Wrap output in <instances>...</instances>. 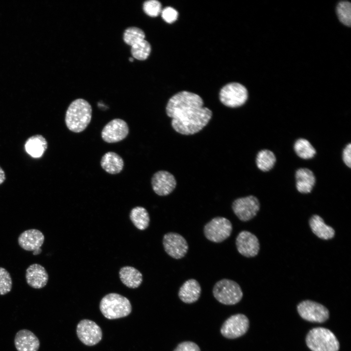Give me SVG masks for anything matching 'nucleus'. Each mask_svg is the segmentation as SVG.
<instances>
[{"instance_id":"obj_1","label":"nucleus","mask_w":351,"mask_h":351,"mask_svg":"<svg viewBox=\"0 0 351 351\" xmlns=\"http://www.w3.org/2000/svg\"><path fill=\"white\" fill-rule=\"evenodd\" d=\"M198 95L187 91L179 92L168 100L166 107L167 116L172 118L171 125L177 133L192 135L205 127L212 117V112L203 106Z\"/></svg>"},{"instance_id":"obj_2","label":"nucleus","mask_w":351,"mask_h":351,"mask_svg":"<svg viewBox=\"0 0 351 351\" xmlns=\"http://www.w3.org/2000/svg\"><path fill=\"white\" fill-rule=\"evenodd\" d=\"M92 114V107L87 101L82 98L76 99L71 103L66 111V125L73 132H81L90 123Z\"/></svg>"},{"instance_id":"obj_3","label":"nucleus","mask_w":351,"mask_h":351,"mask_svg":"<svg viewBox=\"0 0 351 351\" xmlns=\"http://www.w3.org/2000/svg\"><path fill=\"white\" fill-rule=\"evenodd\" d=\"M306 343L312 351H338L339 342L330 330L317 327L311 330L306 337Z\"/></svg>"},{"instance_id":"obj_4","label":"nucleus","mask_w":351,"mask_h":351,"mask_svg":"<svg viewBox=\"0 0 351 351\" xmlns=\"http://www.w3.org/2000/svg\"><path fill=\"white\" fill-rule=\"evenodd\" d=\"M99 309L106 318L115 319L128 315L131 312L132 306L130 301L125 296L110 293L102 298Z\"/></svg>"},{"instance_id":"obj_5","label":"nucleus","mask_w":351,"mask_h":351,"mask_svg":"<svg viewBox=\"0 0 351 351\" xmlns=\"http://www.w3.org/2000/svg\"><path fill=\"white\" fill-rule=\"evenodd\" d=\"M213 293L218 302L227 305L236 304L243 297L239 285L234 280L226 278L219 280L214 284Z\"/></svg>"},{"instance_id":"obj_6","label":"nucleus","mask_w":351,"mask_h":351,"mask_svg":"<svg viewBox=\"0 0 351 351\" xmlns=\"http://www.w3.org/2000/svg\"><path fill=\"white\" fill-rule=\"evenodd\" d=\"M233 226L227 218L217 216L213 218L204 227L205 236L214 243H220L227 239L231 234Z\"/></svg>"},{"instance_id":"obj_7","label":"nucleus","mask_w":351,"mask_h":351,"mask_svg":"<svg viewBox=\"0 0 351 351\" xmlns=\"http://www.w3.org/2000/svg\"><path fill=\"white\" fill-rule=\"evenodd\" d=\"M219 99L224 105L231 107H240L245 103L248 93L243 85L237 82L229 83L222 87L219 94Z\"/></svg>"},{"instance_id":"obj_8","label":"nucleus","mask_w":351,"mask_h":351,"mask_svg":"<svg viewBox=\"0 0 351 351\" xmlns=\"http://www.w3.org/2000/svg\"><path fill=\"white\" fill-rule=\"evenodd\" d=\"M260 207L258 199L253 195L238 198L234 201L232 205L234 214L243 222L249 221L255 216Z\"/></svg>"},{"instance_id":"obj_9","label":"nucleus","mask_w":351,"mask_h":351,"mask_svg":"<svg viewBox=\"0 0 351 351\" xmlns=\"http://www.w3.org/2000/svg\"><path fill=\"white\" fill-rule=\"evenodd\" d=\"M297 312L304 320L314 323H323L329 317V311L324 305L310 300L299 303Z\"/></svg>"},{"instance_id":"obj_10","label":"nucleus","mask_w":351,"mask_h":351,"mask_svg":"<svg viewBox=\"0 0 351 351\" xmlns=\"http://www.w3.org/2000/svg\"><path fill=\"white\" fill-rule=\"evenodd\" d=\"M249 328L248 317L243 314L237 313L231 316L224 321L220 332L225 338L235 339L245 334Z\"/></svg>"},{"instance_id":"obj_11","label":"nucleus","mask_w":351,"mask_h":351,"mask_svg":"<svg viewBox=\"0 0 351 351\" xmlns=\"http://www.w3.org/2000/svg\"><path fill=\"white\" fill-rule=\"evenodd\" d=\"M162 243L166 253L176 259L184 257L189 248L185 238L176 233L169 232L163 236Z\"/></svg>"},{"instance_id":"obj_12","label":"nucleus","mask_w":351,"mask_h":351,"mask_svg":"<svg viewBox=\"0 0 351 351\" xmlns=\"http://www.w3.org/2000/svg\"><path fill=\"white\" fill-rule=\"evenodd\" d=\"M77 334L79 339L87 346H94L102 339V333L100 327L89 319L81 320L77 326Z\"/></svg>"},{"instance_id":"obj_13","label":"nucleus","mask_w":351,"mask_h":351,"mask_svg":"<svg viewBox=\"0 0 351 351\" xmlns=\"http://www.w3.org/2000/svg\"><path fill=\"white\" fill-rule=\"evenodd\" d=\"M129 127L123 119L115 118L106 124L101 131L102 139L107 143H116L124 139L129 134Z\"/></svg>"},{"instance_id":"obj_14","label":"nucleus","mask_w":351,"mask_h":351,"mask_svg":"<svg viewBox=\"0 0 351 351\" xmlns=\"http://www.w3.org/2000/svg\"><path fill=\"white\" fill-rule=\"evenodd\" d=\"M235 245L238 252L244 256H255L260 250V244L257 237L247 231L240 232L236 236Z\"/></svg>"},{"instance_id":"obj_15","label":"nucleus","mask_w":351,"mask_h":351,"mask_svg":"<svg viewBox=\"0 0 351 351\" xmlns=\"http://www.w3.org/2000/svg\"><path fill=\"white\" fill-rule=\"evenodd\" d=\"M18 241L22 249L27 251H33L34 255H37L42 252L40 247L43 244L44 235L39 230L29 229L20 234Z\"/></svg>"},{"instance_id":"obj_16","label":"nucleus","mask_w":351,"mask_h":351,"mask_svg":"<svg viewBox=\"0 0 351 351\" xmlns=\"http://www.w3.org/2000/svg\"><path fill=\"white\" fill-rule=\"evenodd\" d=\"M151 184L156 194L160 196H166L174 190L176 181L174 176L169 172L159 171L153 175Z\"/></svg>"},{"instance_id":"obj_17","label":"nucleus","mask_w":351,"mask_h":351,"mask_svg":"<svg viewBox=\"0 0 351 351\" xmlns=\"http://www.w3.org/2000/svg\"><path fill=\"white\" fill-rule=\"evenodd\" d=\"M295 187L302 194L311 193L316 184V178L313 172L307 167H300L294 173Z\"/></svg>"},{"instance_id":"obj_18","label":"nucleus","mask_w":351,"mask_h":351,"mask_svg":"<svg viewBox=\"0 0 351 351\" xmlns=\"http://www.w3.org/2000/svg\"><path fill=\"white\" fill-rule=\"evenodd\" d=\"M25 278L29 286L34 289H39L46 285L49 276L44 267L39 264L34 263L27 268Z\"/></svg>"},{"instance_id":"obj_19","label":"nucleus","mask_w":351,"mask_h":351,"mask_svg":"<svg viewBox=\"0 0 351 351\" xmlns=\"http://www.w3.org/2000/svg\"><path fill=\"white\" fill-rule=\"evenodd\" d=\"M14 344L18 351H38L40 342L32 332L22 329L16 334Z\"/></svg>"},{"instance_id":"obj_20","label":"nucleus","mask_w":351,"mask_h":351,"mask_svg":"<svg viewBox=\"0 0 351 351\" xmlns=\"http://www.w3.org/2000/svg\"><path fill=\"white\" fill-rule=\"evenodd\" d=\"M201 292V288L198 282L195 279H190L180 287L178 295L182 302L191 304L198 300Z\"/></svg>"},{"instance_id":"obj_21","label":"nucleus","mask_w":351,"mask_h":351,"mask_svg":"<svg viewBox=\"0 0 351 351\" xmlns=\"http://www.w3.org/2000/svg\"><path fill=\"white\" fill-rule=\"evenodd\" d=\"M309 224L312 233L320 239L329 240L334 236V229L326 224L323 218L317 214H314L310 218Z\"/></svg>"},{"instance_id":"obj_22","label":"nucleus","mask_w":351,"mask_h":351,"mask_svg":"<svg viewBox=\"0 0 351 351\" xmlns=\"http://www.w3.org/2000/svg\"><path fill=\"white\" fill-rule=\"evenodd\" d=\"M48 143L41 135H35L29 137L26 141L24 148L26 152L34 158L41 157L47 149Z\"/></svg>"},{"instance_id":"obj_23","label":"nucleus","mask_w":351,"mask_h":351,"mask_svg":"<svg viewBox=\"0 0 351 351\" xmlns=\"http://www.w3.org/2000/svg\"><path fill=\"white\" fill-rule=\"evenodd\" d=\"M100 165L102 169L110 174L119 173L124 167V161L122 157L113 152H108L102 157Z\"/></svg>"},{"instance_id":"obj_24","label":"nucleus","mask_w":351,"mask_h":351,"mask_svg":"<svg viewBox=\"0 0 351 351\" xmlns=\"http://www.w3.org/2000/svg\"><path fill=\"white\" fill-rule=\"evenodd\" d=\"M119 275L123 284L132 289L138 287L143 280L142 273L138 270L131 266L121 268L119 272Z\"/></svg>"},{"instance_id":"obj_25","label":"nucleus","mask_w":351,"mask_h":351,"mask_svg":"<svg viewBox=\"0 0 351 351\" xmlns=\"http://www.w3.org/2000/svg\"><path fill=\"white\" fill-rule=\"evenodd\" d=\"M295 155L300 159L308 160L316 155V150L307 139L300 137L295 140L292 146Z\"/></svg>"},{"instance_id":"obj_26","label":"nucleus","mask_w":351,"mask_h":351,"mask_svg":"<svg viewBox=\"0 0 351 351\" xmlns=\"http://www.w3.org/2000/svg\"><path fill=\"white\" fill-rule=\"evenodd\" d=\"M276 157L271 150L264 149L259 151L255 157L256 168L263 173L271 171L276 163Z\"/></svg>"},{"instance_id":"obj_27","label":"nucleus","mask_w":351,"mask_h":351,"mask_svg":"<svg viewBox=\"0 0 351 351\" xmlns=\"http://www.w3.org/2000/svg\"><path fill=\"white\" fill-rule=\"evenodd\" d=\"M130 218L138 229L144 230L148 228L150 222L148 212L145 208L137 206L133 208L130 213Z\"/></svg>"},{"instance_id":"obj_28","label":"nucleus","mask_w":351,"mask_h":351,"mask_svg":"<svg viewBox=\"0 0 351 351\" xmlns=\"http://www.w3.org/2000/svg\"><path fill=\"white\" fill-rule=\"evenodd\" d=\"M151 52V44L145 39L131 46V52L133 57L139 60L146 59Z\"/></svg>"},{"instance_id":"obj_29","label":"nucleus","mask_w":351,"mask_h":351,"mask_svg":"<svg viewBox=\"0 0 351 351\" xmlns=\"http://www.w3.org/2000/svg\"><path fill=\"white\" fill-rule=\"evenodd\" d=\"M145 34L140 28L136 27H130L124 32L123 39L124 41L132 46L134 44L144 39Z\"/></svg>"},{"instance_id":"obj_30","label":"nucleus","mask_w":351,"mask_h":351,"mask_svg":"<svg viewBox=\"0 0 351 351\" xmlns=\"http://www.w3.org/2000/svg\"><path fill=\"white\" fill-rule=\"evenodd\" d=\"M337 14L340 21L346 26L351 23V3L347 1L340 2L336 8Z\"/></svg>"},{"instance_id":"obj_31","label":"nucleus","mask_w":351,"mask_h":351,"mask_svg":"<svg viewBox=\"0 0 351 351\" xmlns=\"http://www.w3.org/2000/svg\"><path fill=\"white\" fill-rule=\"evenodd\" d=\"M12 288V280L9 273L0 267V295L9 293Z\"/></svg>"},{"instance_id":"obj_32","label":"nucleus","mask_w":351,"mask_h":351,"mask_svg":"<svg viewBox=\"0 0 351 351\" xmlns=\"http://www.w3.org/2000/svg\"><path fill=\"white\" fill-rule=\"evenodd\" d=\"M143 9L145 13L149 16L156 17L161 13L162 6L158 0H149L144 2Z\"/></svg>"},{"instance_id":"obj_33","label":"nucleus","mask_w":351,"mask_h":351,"mask_svg":"<svg viewBox=\"0 0 351 351\" xmlns=\"http://www.w3.org/2000/svg\"><path fill=\"white\" fill-rule=\"evenodd\" d=\"M161 17L163 20L167 23H171L175 21L178 17V12L174 8L166 7L162 10Z\"/></svg>"},{"instance_id":"obj_34","label":"nucleus","mask_w":351,"mask_h":351,"mask_svg":"<svg viewBox=\"0 0 351 351\" xmlns=\"http://www.w3.org/2000/svg\"><path fill=\"white\" fill-rule=\"evenodd\" d=\"M341 158L344 165L349 169L351 168V143H347L343 148Z\"/></svg>"},{"instance_id":"obj_35","label":"nucleus","mask_w":351,"mask_h":351,"mask_svg":"<svg viewBox=\"0 0 351 351\" xmlns=\"http://www.w3.org/2000/svg\"><path fill=\"white\" fill-rule=\"evenodd\" d=\"M173 351H201L199 346L192 341H184L176 346Z\"/></svg>"},{"instance_id":"obj_36","label":"nucleus","mask_w":351,"mask_h":351,"mask_svg":"<svg viewBox=\"0 0 351 351\" xmlns=\"http://www.w3.org/2000/svg\"><path fill=\"white\" fill-rule=\"evenodd\" d=\"M6 179L5 174L3 170L0 167V185L2 184Z\"/></svg>"},{"instance_id":"obj_37","label":"nucleus","mask_w":351,"mask_h":351,"mask_svg":"<svg viewBox=\"0 0 351 351\" xmlns=\"http://www.w3.org/2000/svg\"><path fill=\"white\" fill-rule=\"evenodd\" d=\"M129 60H130V61H134V58H129Z\"/></svg>"}]
</instances>
